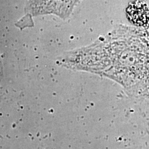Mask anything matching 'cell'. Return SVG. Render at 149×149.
I'll use <instances>...</instances> for the list:
<instances>
[{
  "label": "cell",
  "mask_w": 149,
  "mask_h": 149,
  "mask_svg": "<svg viewBox=\"0 0 149 149\" xmlns=\"http://www.w3.org/2000/svg\"><path fill=\"white\" fill-rule=\"evenodd\" d=\"M3 77V66H2V64L1 61V59L0 57V81L2 79Z\"/></svg>",
  "instance_id": "1"
}]
</instances>
